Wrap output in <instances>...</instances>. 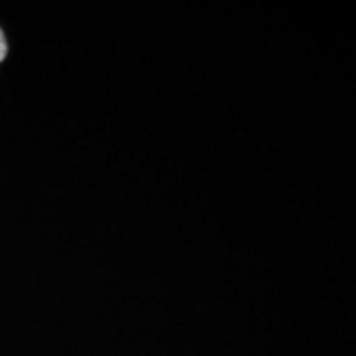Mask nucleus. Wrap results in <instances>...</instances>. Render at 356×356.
<instances>
[{"label":"nucleus","mask_w":356,"mask_h":356,"mask_svg":"<svg viewBox=\"0 0 356 356\" xmlns=\"http://www.w3.org/2000/svg\"><path fill=\"white\" fill-rule=\"evenodd\" d=\"M6 56H7V42H6V37H3L2 30H0V61H2Z\"/></svg>","instance_id":"1"}]
</instances>
